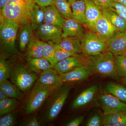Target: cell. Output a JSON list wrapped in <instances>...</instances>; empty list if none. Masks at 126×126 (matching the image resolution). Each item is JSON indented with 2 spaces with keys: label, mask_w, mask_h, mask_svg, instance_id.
Instances as JSON below:
<instances>
[{
  "label": "cell",
  "mask_w": 126,
  "mask_h": 126,
  "mask_svg": "<svg viewBox=\"0 0 126 126\" xmlns=\"http://www.w3.org/2000/svg\"><path fill=\"white\" fill-rule=\"evenodd\" d=\"M84 119L83 116L76 118L66 124L67 126H78L82 123Z\"/></svg>",
  "instance_id": "40"
},
{
  "label": "cell",
  "mask_w": 126,
  "mask_h": 126,
  "mask_svg": "<svg viewBox=\"0 0 126 126\" xmlns=\"http://www.w3.org/2000/svg\"></svg>",
  "instance_id": "49"
},
{
  "label": "cell",
  "mask_w": 126,
  "mask_h": 126,
  "mask_svg": "<svg viewBox=\"0 0 126 126\" xmlns=\"http://www.w3.org/2000/svg\"><path fill=\"white\" fill-rule=\"evenodd\" d=\"M97 6L99 9L110 8L112 4L113 0H90Z\"/></svg>",
  "instance_id": "36"
},
{
  "label": "cell",
  "mask_w": 126,
  "mask_h": 126,
  "mask_svg": "<svg viewBox=\"0 0 126 126\" xmlns=\"http://www.w3.org/2000/svg\"><path fill=\"white\" fill-rule=\"evenodd\" d=\"M105 89L108 93L126 103V88L125 87L118 84L108 83L106 84Z\"/></svg>",
  "instance_id": "28"
},
{
  "label": "cell",
  "mask_w": 126,
  "mask_h": 126,
  "mask_svg": "<svg viewBox=\"0 0 126 126\" xmlns=\"http://www.w3.org/2000/svg\"><path fill=\"white\" fill-rule=\"evenodd\" d=\"M101 121L99 115L95 114L93 116L87 123V126H99L101 125Z\"/></svg>",
  "instance_id": "37"
},
{
  "label": "cell",
  "mask_w": 126,
  "mask_h": 126,
  "mask_svg": "<svg viewBox=\"0 0 126 126\" xmlns=\"http://www.w3.org/2000/svg\"><path fill=\"white\" fill-rule=\"evenodd\" d=\"M27 65L38 74L47 69L53 67L48 61L44 58H38L26 57Z\"/></svg>",
  "instance_id": "24"
},
{
  "label": "cell",
  "mask_w": 126,
  "mask_h": 126,
  "mask_svg": "<svg viewBox=\"0 0 126 126\" xmlns=\"http://www.w3.org/2000/svg\"><path fill=\"white\" fill-rule=\"evenodd\" d=\"M23 126H40L39 122L38 121L36 118L34 117L30 120L24 122Z\"/></svg>",
  "instance_id": "41"
},
{
  "label": "cell",
  "mask_w": 126,
  "mask_h": 126,
  "mask_svg": "<svg viewBox=\"0 0 126 126\" xmlns=\"http://www.w3.org/2000/svg\"><path fill=\"white\" fill-rule=\"evenodd\" d=\"M0 90H1L7 97L17 99H21L23 94L21 91L14 83L6 80L0 83Z\"/></svg>",
  "instance_id": "26"
},
{
  "label": "cell",
  "mask_w": 126,
  "mask_h": 126,
  "mask_svg": "<svg viewBox=\"0 0 126 126\" xmlns=\"http://www.w3.org/2000/svg\"><path fill=\"white\" fill-rule=\"evenodd\" d=\"M19 104L16 98L7 97L0 99V116L14 111Z\"/></svg>",
  "instance_id": "29"
},
{
  "label": "cell",
  "mask_w": 126,
  "mask_h": 126,
  "mask_svg": "<svg viewBox=\"0 0 126 126\" xmlns=\"http://www.w3.org/2000/svg\"><path fill=\"white\" fill-rule=\"evenodd\" d=\"M113 1L119 2L124 5H126V0H113Z\"/></svg>",
  "instance_id": "45"
},
{
  "label": "cell",
  "mask_w": 126,
  "mask_h": 126,
  "mask_svg": "<svg viewBox=\"0 0 126 126\" xmlns=\"http://www.w3.org/2000/svg\"><path fill=\"white\" fill-rule=\"evenodd\" d=\"M35 5L33 0H9L0 10L3 17L20 25L30 22V16Z\"/></svg>",
  "instance_id": "2"
},
{
  "label": "cell",
  "mask_w": 126,
  "mask_h": 126,
  "mask_svg": "<svg viewBox=\"0 0 126 126\" xmlns=\"http://www.w3.org/2000/svg\"><path fill=\"white\" fill-rule=\"evenodd\" d=\"M35 4L41 7L54 4V0H33Z\"/></svg>",
  "instance_id": "39"
},
{
  "label": "cell",
  "mask_w": 126,
  "mask_h": 126,
  "mask_svg": "<svg viewBox=\"0 0 126 126\" xmlns=\"http://www.w3.org/2000/svg\"><path fill=\"white\" fill-rule=\"evenodd\" d=\"M47 43L52 45L54 47L55 58L56 60V63L59 61L70 56L79 54L67 52L62 48L58 44H54L51 41H49Z\"/></svg>",
  "instance_id": "31"
},
{
  "label": "cell",
  "mask_w": 126,
  "mask_h": 126,
  "mask_svg": "<svg viewBox=\"0 0 126 126\" xmlns=\"http://www.w3.org/2000/svg\"><path fill=\"white\" fill-rule=\"evenodd\" d=\"M116 57V64L119 76L126 78V57L124 55Z\"/></svg>",
  "instance_id": "35"
},
{
  "label": "cell",
  "mask_w": 126,
  "mask_h": 126,
  "mask_svg": "<svg viewBox=\"0 0 126 126\" xmlns=\"http://www.w3.org/2000/svg\"><path fill=\"white\" fill-rule=\"evenodd\" d=\"M98 89L97 86L94 85L84 90L75 99L72 104V108H78L90 102L96 93Z\"/></svg>",
  "instance_id": "20"
},
{
  "label": "cell",
  "mask_w": 126,
  "mask_h": 126,
  "mask_svg": "<svg viewBox=\"0 0 126 126\" xmlns=\"http://www.w3.org/2000/svg\"><path fill=\"white\" fill-rule=\"evenodd\" d=\"M18 111H14L12 112L0 117V126H15L18 118Z\"/></svg>",
  "instance_id": "33"
},
{
  "label": "cell",
  "mask_w": 126,
  "mask_h": 126,
  "mask_svg": "<svg viewBox=\"0 0 126 126\" xmlns=\"http://www.w3.org/2000/svg\"><path fill=\"white\" fill-rule=\"evenodd\" d=\"M68 1H69V2L71 4V3H72V2H74L75 1H76L78 0H68Z\"/></svg>",
  "instance_id": "46"
},
{
  "label": "cell",
  "mask_w": 126,
  "mask_h": 126,
  "mask_svg": "<svg viewBox=\"0 0 126 126\" xmlns=\"http://www.w3.org/2000/svg\"><path fill=\"white\" fill-rule=\"evenodd\" d=\"M18 33L19 47L20 51L23 52L34 36V30L30 23L20 25Z\"/></svg>",
  "instance_id": "17"
},
{
  "label": "cell",
  "mask_w": 126,
  "mask_h": 126,
  "mask_svg": "<svg viewBox=\"0 0 126 126\" xmlns=\"http://www.w3.org/2000/svg\"><path fill=\"white\" fill-rule=\"evenodd\" d=\"M103 15L109 20L117 31L126 30V20L110 8L101 9Z\"/></svg>",
  "instance_id": "21"
},
{
  "label": "cell",
  "mask_w": 126,
  "mask_h": 126,
  "mask_svg": "<svg viewBox=\"0 0 126 126\" xmlns=\"http://www.w3.org/2000/svg\"><path fill=\"white\" fill-rule=\"evenodd\" d=\"M124 55H125V56H126V53H125V54H124Z\"/></svg>",
  "instance_id": "48"
},
{
  "label": "cell",
  "mask_w": 126,
  "mask_h": 126,
  "mask_svg": "<svg viewBox=\"0 0 126 126\" xmlns=\"http://www.w3.org/2000/svg\"><path fill=\"white\" fill-rule=\"evenodd\" d=\"M44 16L43 7L35 4L31 13L29 19L30 22L34 31L44 23Z\"/></svg>",
  "instance_id": "27"
},
{
  "label": "cell",
  "mask_w": 126,
  "mask_h": 126,
  "mask_svg": "<svg viewBox=\"0 0 126 126\" xmlns=\"http://www.w3.org/2000/svg\"><path fill=\"white\" fill-rule=\"evenodd\" d=\"M113 10L116 12L123 19L126 20V12H120L116 11L114 10Z\"/></svg>",
  "instance_id": "42"
},
{
  "label": "cell",
  "mask_w": 126,
  "mask_h": 126,
  "mask_svg": "<svg viewBox=\"0 0 126 126\" xmlns=\"http://www.w3.org/2000/svg\"><path fill=\"white\" fill-rule=\"evenodd\" d=\"M43 9L45 13L44 23L63 29L65 19L60 13L55 5L43 7Z\"/></svg>",
  "instance_id": "15"
},
{
  "label": "cell",
  "mask_w": 126,
  "mask_h": 126,
  "mask_svg": "<svg viewBox=\"0 0 126 126\" xmlns=\"http://www.w3.org/2000/svg\"><path fill=\"white\" fill-rule=\"evenodd\" d=\"M12 70L4 59L0 60V83L7 80L11 76Z\"/></svg>",
  "instance_id": "34"
},
{
  "label": "cell",
  "mask_w": 126,
  "mask_h": 126,
  "mask_svg": "<svg viewBox=\"0 0 126 126\" xmlns=\"http://www.w3.org/2000/svg\"><path fill=\"white\" fill-rule=\"evenodd\" d=\"M63 29L44 23L34 31V36L44 42L58 44L62 39Z\"/></svg>",
  "instance_id": "7"
},
{
  "label": "cell",
  "mask_w": 126,
  "mask_h": 126,
  "mask_svg": "<svg viewBox=\"0 0 126 126\" xmlns=\"http://www.w3.org/2000/svg\"><path fill=\"white\" fill-rule=\"evenodd\" d=\"M93 31L107 40L117 31L116 29L103 14L95 23Z\"/></svg>",
  "instance_id": "14"
},
{
  "label": "cell",
  "mask_w": 126,
  "mask_h": 126,
  "mask_svg": "<svg viewBox=\"0 0 126 126\" xmlns=\"http://www.w3.org/2000/svg\"><path fill=\"white\" fill-rule=\"evenodd\" d=\"M58 44L63 49L70 53L79 54L82 52L81 41L76 37L62 38L60 42Z\"/></svg>",
  "instance_id": "23"
},
{
  "label": "cell",
  "mask_w": 126,
  "mask_h": 126,
  "mask_svg": "<svg viewBox=\"0 0 126 126\" xmlns=\"http://www.w3.org/2000/svg\"><path fill=\"white\" fill-rule=\"evenodd\" d=\"M108 49L116 57L126 52V30L117 31L108 40Z\"/></svg>",
  "instance_id": "10"
},
{
  "label": "cell",
  "mask_w": 126,
  "mask_h": 126,
  "mask_svg": "<svg viewBox=\"0 0 126 126\" xmlns=\"http://www.w3.org/2000/svg\"><path fill=\"white\" fill-rule=\"evenodd\" d=\"M110 9L120 12H126V6L119 2L113 1Z\"/></svg>",
  "instance_id": "38"
},
{
  "label": "cell",
  "mask_w": 126,
  "mask_h": 126,
  "mask_svg": "<svg viewBox=\"0 0 126 126\" xmlns=\"http://www.w3.org/2000/svg\"><path fill=\"white\" fill-rule=\"evenodd\" d=\"M9 0H0V10L7 4Z\"/></svg>",
  "instance_id": "43"
},
{
  "label": "cell",
  "mask_w": 126,
  "mask_h": 126,
  "mask_svg": "<svg viewBox=\"0 0 126 126\" xmlns=\"http://www.w3.org/2000/svg\"><path fill=\"white\" fill-rule=\"evenodd\" d=\"M80 41L81 51L85 56H94L109 50L107 40L92 30L85 32Z\"/></svg>",
  "instance_id": "5"
},
{
  "label": "cell",
  "mask_w": 126,
  "mask_h": 126,
  "mask_svg": "<svg viewBox=\"0 0 126 126\" xmlns=\"http://www.w3.org/2000/svg\"><path fill=\"white\" fill-rule=\"evenodd\" d=\"M43 58L49 62L52 67L56 63L55 58L54 48L53 45L44 42Z\"/></svg>",
  "instance_id": "32"
},
{
  "label": "cell",
  "mask_w": 126,
  "mask_h": 126,
  "mask_svg": "<svg viewBox=\"0 0 126 126\" xmlns=\"http://www.w3.org/2000/svg\"><path fill=\"white\" fill-rule=\"evenodd\" d=\"M123 81L124 82L126 83V78H123Z\"/></svg>",
  "instance_id": "47"
},
{
  "label": "cell",
  "mask_w": 126,
  "mask_h": 126,
  "mask_svg": "<svg viewBox=\"0 0 126 126\" xmlns=\"http://www.w3.org/2000/svg\"><path fill=\"white\" fill-rule=\"evenodd\" d=\"M86 64L93 71L105 77L117 78L120 77L116 57L109 50L94 56H87Z\"/></svg>",
  "instance_id": "3"
},
{
  "label": "cell",
  "mask_w": 126,
  "mask_h": 126,
  "mask_svg": "<svg viewBox=\"0 0 126 126\" xmlns=\"http://www.w3.org/2000/svg\"><path fill=\"white\" fill-rule=\"evenodd\" d=\"M0 58H8L19 54L16 45V41L20 24L8 19L0 15Z\"/></svg>",
  "instance_id": "1"
},
{
  "label": "cell",
  "mask_w": 126,
  "mask_h": 126,
  "mask_svg": "<svg viewBox=\"0 0 126 126\" xmlns=\"http://www.w3.org/2000/svg\"><path fill=\"white\" fill-rule=\"evenodd\" d=\"M86 65V60L78 54L70 56L59 61L54 65L53 68L57 71L59 74H61L76 68Z\"/></svg>",
  "instance_id": "11"
},
{
  "label": "cell",
  "mask_w": 126,
  "mask_h": 126,
  "mask_svg": "<svg viewBox=\"0 0 126 126\" xmlns=\"http://www.w3.org/2000/svg\"><path fill=\"white\" fill-rule=\"evenodd\" d=\"M54 4L65 19L73 18L71 4L68 0H54Z\"/></svg>",
  "instance_id": "30"
},
{
  "label": "cell",
  "mask_w": 126,
  "mask_h": 126,
  "mask_svg": "<svg viewBox=\"0 0 126 126\" xmlns=\"http://www.w3.org/2000/svg\"><path fill=\"white\" fill-rule=\"evenodd\" d=\"M104 115L116 112H126V103L110 94L100 96Z\"/></svg>",
  "instance_id": "9"
},
{
  "label": "cell",
  "mask_w": 126,
  "mask_h": 126,
  "mask_svg": "<svg viewBox=\"0 0 126 126\" xmlns=\"http://www.w3.org/2000/svg\"><path fill=\"white\" fill-rule=\"evenodd\" d=\"M86 5V16L88 28L93 30L94 25L102 15L101 10L90 0H84Z\"/></svg>",
  "instance_id": "18"
},
{
  "label": "cell",
  "mask_w": 126,
  "mask_h": 126,
  "mask_svg": "<svg viewBox=\"0 0 126 126\" xmlns=\"http://www.w3.org/2000/svg\"><path fill=\"white\" fill-rule=\"evenodd\" d=\"M93 70L87 66L79 67L67 73L60 74V80L62 84L81 81L90 76Z\"/></svg>",
  "instance_id": "13"
},
{
  "label": "cell",
  "mask_w": 126,
  "mask_h": 126,
  "mask_svg": "<svg viewBox=\"0 0 126 126\" xmlns=\"http://www.w3.org/2000/svg\"><path fill=\"white\" fill-rule=\"evenodd\" d=\"M44 42L34 36L27 46V57L32 58H43Z\"/></svg>",
  "instance_id": "22"
},
{
  "label": "cell",
  "mask_w": 126,
  "mask_h": 126,
  "mask_svg": "<svg viewBox=\"0 0 126 126\" xmlns=\"http://www.w3.org/2000/svg\"><path fill=\"white\" fill-rule=\"evenodd\" d=\"M38 74L28 65L19 63L12 70L10 79L21 91L27 93L35 84L38 78Z\"/></svg>",
  "instance_id": "4"
},
{
  "label": "cell",
  "mask_w": 126,
  "mask_h": 126,
  "mask_svg": "<svg viewBox=\"0 0 126 126\" xmlns=\"http://www.w3.org/2000/svg\"><path fill=\"white\" fill-rule=\"evenodd\" d=\"M37 81L45 86L51 87H58L63 84L60 74L53 67L41 72Z\"/></svg>",
  "instance_id": "16"
},
{
  "label": "cell",
  "mask_w": 126,
  "mask_h": 126,
  "mask_svg": "<svg viewBox=\"0 0 126 126\" xmlns=\"http://www.w3.org/2000/svg\"><path fill=\"white\" fill-rule=\"evenodd\" d=\"M73 18L84 26L88 27L86 16V5L84 0H78L70 4Z\"/></svg>",
  "instance_id": "19"
},
{
  "label": "cell",
  "mask_w": 126,
  "mask_h": 126,
  "mask_svg": "<svg viewBox=\"0 0 126 126\" xmlns=\"http://www.w3.org/2000/svg\"><path fill=\"white\" fill-rule=\"evenodd\" d=\"M7 97L1 90H0V99H4Z\"/></svg>",
  "instance_id": "44"
},
{
  "label": "cell",
  "mask_w": 126,
  "mask_h": 126,
  "mask_svg": "<svg viewBox=\"0 0 126 126\" xmlns=\"http://www.w3.org/2000/svg\"><path fill=\"white\" fill-rule=\"evenodd\" d=\"M70 88L69 85H65L56 92L47 112L48 120H53L58 116L68 96Z\"/></svg>",
  "instance_id": "8"
},
{
  "label": "cell",
  "mask_w": 126,
  "mask_h": 126,
  "mask_svg": "<svg viewBox=\"0 0 126 126\" xmlns=\"http://www.w3.org/2000/svg\"><path fill=\"white\" fill-rule=\"evenodd\" d=\"M104 126H126V112H116L104 115Z\"/></svg>",
  "instance_id": "25"
},
{
  "label": "cell",
  "mask_w": 126,
  "mask_h": 126,
  "mask_svg": "<svg viewBox=\"0 0 126 126\" xmlns=\"http://www.w3.org/2000/svg\"><path fill=\"white\" fill-rule=\"evenodd\" d=\"M83 26L74 18L65 19L63 28L62 38L74 37L81 40L86 32Z\"/></svg>",
  "instance_id": "12"
},
{
  "label": "cell",
  "mask_w": 126,
  "mask_h": 126,
  "mask_svg": "<svg viewBox=\"0 0 126 126\" xmlns=\"http://www.w3.org/2000/svg\"><path fill=\"white\" fill-rule=\"evenodd\" d=\"M58 87L45 86L37 81L26 102V114L29 115L39 109Z\"/></svg>",
  "instance_id": "6"
}]
</instances>
